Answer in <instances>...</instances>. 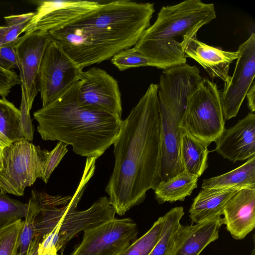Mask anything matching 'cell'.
<instances>
[{"label": "cell", "instance_id": "35", "mask_svg": "<svg viewBox=\"0 0 255 255\" xmlns=\"http://www.w3.org/2000/svg\"><path fill=\"white\" fill-rule=\"evenodd\" d=\"M7 30V27L5 25L0 26V47L5 43V37Z\"/></svg>", "mask_w": 255, "mask_h": 255}, {"label": "cell", "instance_id": "5", "mask_svg": "<svg viewBox=\"0 0 255 255\" xmlns=\"http://www.w3.org/2000/svg\"><path fill=\"white\" fill-rule=\"evenodd\" d=\"M202 79L198 68L186 63L164 69L160 75L157 89L161 134L160 181L183 171L180 126L188 97Z\"/></svg>", "mask_w": 255, "mask_h": 255}, {"label": "cell", "instance_id": "15", "mask_svg": "<svg viewBox=\"0 0 255 255\" xmlns=\"http://www.w3.org/2000/svg\"><path fill=\"white\" fill-rule=\"evenodd\" d=\"M215 150L234 163L255 156V114L249 113L216 141Z\"/></svg>", "mask_w": 255, "mask_h": 255}, {"label": "cell", "instance_id": "37", "mask_svg": "<svg viewBox=\"0 0 255 255\" xmlns=\"http://www.w3.org/2000/svg\"><path fill=\"white\" fill-rule=\"evenodd\" d=\"M40 255H59L58 251L55 248H53L44 251Z\"/></svg>", "mask_w": 255, "mask_h": 255}, {"label": "cell", "instance_id": "18", "mask_svg": "<svg viewBox=\"0 0 255 255\" xmlns=\"http://www.w3.org/2000/svg\"><path fill=\"white\" fill-rule=\"evenodd\" d=\"M223 215L232 237L243 239L255 227V187L238 191L225 205Z\"/></svg>", "mask_w": 255, "mask_h": 255}, {"label": "cell", "instance_id": "30", "mask_svg": "<svg viewBox=\"0 0 255 255\" xmlns=\"http://www.w3.org/2000/svg\"><path fill=\"white\" fill-rule=\"evenodd\" d=\"M34 12H27L21 14H13L4 17L7 27L5 43L16 40L30 21Z\"/></svg>", "mask_w": 255, "mask_h": 255}, {"label": "cell", "instance_id": "12", "mask_svg": "<svg viewBox=\"0 0 255 255\" xmlns=\"http://www.w3.org/2000/svg\"><path fill=\"white\" fill-rule=\"evenodd\" d=\"M51 40L48 32L34 31L17 38L15 52L20 73L21 97L31 110L38 93L40 67L45 49Z\"/></svg>", "mask_w": 255, "mask_h": 255}, {"label": "cell", "instance_id": "19", "mask_svg": "<svg viewBox=\"0 0 255 255\" xmlns=\"http://www.w3.org/2000/svg\"><path fill=\"white\" fill-rule=\"evenodd\" d=\"M240 189H202L193 199L189 210L191 224L223 215L230 199Z\"/></svg>", "mask_w": 255, "mask_h": 255}, {"label": "cell", "instance_id": "11", "mask_svg": "<svg viewBox=\"0 0 255 255\" xmlns=\"http://www.w3.org/2000/svg\"><path fill=\"white\" fill-rule=\"evenodd\" d=\"M78 102L86 108L121 118V94L118 81L106 71L93 67L82 71Z\"/></svg>", "mask_w": 255, "mask_h": 255}, {"label": "cell", "instance_id": "4", "mask_svg": "<svg viewBox=\"0 0 255 255\" xmlns=\"http://www.w3.org/2000/svg\"><path fill=\"white\" fill-rule=\"evenodd\" d=\"M216 17L214 4L200 0H186L163 6L155 21L133 48L157 63L159 69L186 63L181 41L186 36L197 33Z\"/></svg>", "mask_w": 255, "mask_h": 255}, {"label": "cell", "instance_id": "14", "mask_svg": "<svg viewBox=\"0 0 255 255\" xmlns=\"http://www.w3.org/2000/svg\"><path fill=\"white\" fill-rule=\"evenodd\" d=\"M101 3L80 0L39 1L34 15L23 32H48L63 27L95 9Z\"/></svg>", "mask_w": 255, "mask_h": 255}, {"label": "cell", "instance_id": "40", "mask_svg": "<svg viewBox=\"0 0 255 255\" xmlns=\"http://www.w3.org/2000/svg\"><path fill=\"white\" fill-rule=\"evenodd\" d=\"M2 153L1 151H0V169L2 168Z\"/></svg>", "mask_w": 255, "mask_h": 255}, {"label": "cell", "instance_id": "8", "mask_svg": "<svg viewBox=\"0 0 255 255\" xmlns=\"http://www.w3.org/2000/svg\"><path fill=\"white\" fill-rule=\"evenodd\" d=\"M1 153L0 192L23 196L27 187L42 178L49 151L21 139L4 147Z\"/></svg>", "mask_w": 255, "mask_h": 255}, {"label": "cell", "instance_id": "31", "mask_svg": "<svg viewBox=\"0 0 255 255\" xmlns=\"http://www.w3.org/2000/svg\"><path fill=\"white\" fill-rule=\"evenodd\" d=\"M67 144L59 141L56 146L51 151H49L47 162L41 178L45 183L48 182L52 173L67 152Z\"/></svg>", "mask_w": 255, "mask_h": 255}, {"label": "cell", "instance_id": "17", "mask_svg": "<svg viewBox=\"0 0 255 255\" xmlns=\"http://www.w3.org/2000/svg\"><path fill=\"white\" fill-rule=\"evenodd\" d=\"M224 224L221 216H215L195 223L181 224L174 237L168 255H199L210 243L219 238Z\"/></svg>", "mask_w": 255, "mask_h": 255}, {"label": "cell", "instance_id": "16", "mask_svg": "<svg viewBox=\"0 0 255 255\" xmlns=\"http://www.w3.org/2000/svg\"><path fill=\"white\" fill-rule=\"evenodd\" d=\"M186 57L196 61L211 78H219L225 84L229 83L230 64L238 57L237 51L223 50L200 41L194 33L184 38L181 42Z\"/></svg>", "mask_w": 255, "mask_h": 255}, {"label": "cell", "instance_id": "36", "mask_svg": "<svg viewBox=\"0 0 255 255\" xmlns=\"http://www.w3.org/2000/svg\"><path fill=\"white\" fill-rule=\"evenodd\" d=\"M10 143L8 139L0 134V151L2 152L3 148Z\"/></svg>", "mask_w": 255, "mask_h": 255}, {"label": "cell", "instance_id": "28", "mask_svg": "<svg viewBox=\"0 0 255 255\" xmlns=\"http://www.w3.org/2000/svg\"><path fill=\"white\" fill-rule=\"evenodd\" d=\"M27 205V213L19 236L17 255H26L29 246L36 235L37 210L33 203L30 200Z\"/></svg>", "mask_w": 255, "mask_h": 255}, {"label": "cell", "instance_id": "21", "mask_svg": "<svg viewBox=\"0 0 255 255\" xmlns=\"http://www.w3.org/2000/svg\"><path fill=\"white\" fill-rule=\"evenodd\" d=\"M201 187L206 189L255 187V156L233 170L204 179Z\"/></svg>", "mask_w": 255, "mask_h": 255}, {"label": "cell", "instance_id": "13", "mask_svg": "<svg viewBox=\"0 0 255 255\" xmlns=\"http://www.w3.org/2000/svg\"><path fill=\"white\" fill-rule=\"evenodd\" d=\"M235 68L230 82L224 85L220 100L224 120L236 117L254 80L255 74V34L240 45Z\"/></svg>", "mask_w": 255, "mask_h": 255}, {"label": "cell", "instance_id": "20", "mask_svg": "<svg viewBox=\"0 0 255 255\" xmlns=\"http://www.w3.org/2000/svg\"><path fill=\"white\" fill-rule=\"evenodd\" d=\"M204 143L182 131L180 158L183 171L199 177L208 167L209 150Z\"/></svg>", "mask_w": 255, "mask_h": 255}, {"label": "cell", "instance_id": "2", "mask_svg": "<svg viewBox=\"0 0 255 255\" xmlns=\"http://www.w3.org/2000/svg\"><path fill=\"white\" fill-rule=\"evenodd\" d=\"M154 11L150 2L101 3L74 22L48 33L83 70L134 46L151 25Z\"/></svg>", "mask_w": 255, "mask_h": 255}, {"label": "cell", "instance_id": "22", "mask_svg": "<svg viewBox=\"0 0 255 255\" xmlns=\"http://www.w3.org/2000/svg\"><path fill=\"white\" fill-rule=\"evenodd\" d=\"M198 177L182 171L168 180L160 181L154 190L158 204L184 201L197 187Z\"/></svg>", "mask_w": 255, "mask_h": 255}, {"label": "cell", "instance_id": "29", "mask_svg": "<svg viewBox=\"0 0 255 255\" xmlns=\"http://www.w3.org/2000/svg\"><path fill=\"white\" fill-rule=\"evenodd\" d=\"M23 221L13 223L0 241V255H17L19 236Z\"/></svg>", "mask_w": 255, "mask_h": 255}, {"label": "cell", "instance_id": "3", "mask_svg": "<svg viewBox=\"0 0 255 255\" xmlns=\"http://www.w3.org/2000/svg\"><path fill=\"white\" fill-rule=\"evenodd\" d=\"M80 81L33 114L37 131L44 140H58L73 147L77 154L98 159L113 144L122 120L90 110L78 102Z\"/></svg>", "mask_w": 255, "mask_h": 255}, {"label": "cell", "instance_id": "23", "mask_svg": "<svg viewBox=\"0 0 255 255\" xmlns=\"http://www.w3.org/2000/svg\"><path fill=\"white\" fill-rule=\"evenodd\" d=\"M184 214L182 207H176L166 213L163 218L159 240L149 255H168L174 237Z\"/></svg>", "mask_w": 255, "mask_h": 255}, {"label": "cell", "instance_id": "24", "mask_svg": "<svg viewBox=\"0 0 255 255\" xmlns=\"http://www.w3.org/2000/svg\"><path fill=\"white\" fill-rule=\"evenodd\" d=\"M20 110L5 98L0 99V134L11 143L21 139Z\"/></svg>", "mask_w": 255, "mask_h": 255}, {"label": "cell", "instance_id": "32", "mask_svg": "<svg viewBox=\"0 0 255 255\" xmlns=\"http://www.w3.org/2000/svg\"><path fill=\"white\" fill-rule=\"evenodd\" d=\"M17 38L0 47V62L1 66L5 69L11 70V69L17 68L15 52Z\"/></svg>", "mask_w": 255, "mask_h": 255}, {"label": "cell", "instance_id": "25", "mask_svg": "<svg viewBox=\"0 0 255 255\" xmlns=\"http://www.w3.org/2000/svg\"><path fill=\"white\" fill-rule=\"evenodd\" d=\"M162 223L163 218L160 217L145 234L118 255H149L159 240Z\"/></svg>", "mask_w": 255, "mask_h": 255}, {"label": "cell", "instance_id": "26", "mask_svg": "<svg viewBox=\"0 0 255 255\" xmlns=\"http://www.w3.org/2000/svg\"><path fill=\"white\" fill-rule=\"evenodd\" d=\"M27 210V204L0 192V230L25 218Z\"/></svg>", "mask_w": 255, "mask_h": 255}, {"label": "cell", "instance_id": "34", "mask_svg": "<svg viewBox=\"0 0 255 255\" xmlns=\"http://www.w3.org/2000/svg\"><path fill=\"white\" fill-rule=\"evenodd\" d=\"M246 97L248 101V106L251 113L255 111V82L254 80L248 89Z\"/></svg>", "mask_w": 255, "mask_h": 255}, {"label": "cell", "instance_id": "41", "mask_svg": "<svg viewBox=\"0 0 255 255\" xmlns=\"http://www.w3.org/2000/svg\"><path fill=\"white\" fill-rule=\"evenodd\" d=\"M0 66L1 67H2V66H1V63H0ZM2 68H3V67H2Z\"/></svg>", "mask_w": 255, "mask_h": 255}, {"label": "cell", "instance_id": "39", "mask_svg": "<svg viewBox=\"0 0 255 255\" xmlns=\"http://www.w3.org/2000/svg\"><path fill=\"white\" fill-rule=\"evenodd\" d=\"M11 225L5 227L3 228L0 230V241L1 239L2 238V237L5 234V233L8 230Z\"/></svg>", "mask_w": 255, "mask_h": 255}, {"label": "cell", "instance_id": "38", "mask_svg": "<svg viewBox=\"0 0 255 255\" xmlns=\"http://www.w3.org/2000/svg\"><path fill=\"white\" fill-rule=\"evenodd\" d=\"M26 255H38L37 248L34 246H30Z\"/></svg>", "mask_w": 255, "mask_h": 255}, {"label": "cell", "instance_id": "9", "mask_svg": "<svg viewBox=\"0 0 255 255\" xmlns=\"http://www.w3.org/2000/svg\"><path fill=\"white\" fill-rule=\"evenodd\" d=\"M82 71L60 45L51 39L44 51L38 79L42 107L51 103L79 80Z\"/></svg>", "mask_w": 255, "mask_h": 255}, {"label": "cell", "instance_id": "1", "mask_svg": "<svg viewBox=\"0 0 255 255\" xmlns=\"http://www.w3.org/2000/svg\"><path fill=\"white\" fill-rule=\"evenodd\" d=\"M158 85L151 84L127 118L114 143L115 163L105 191L123 216L144 200L160 182L161 134Z\"/></svg>", "mask_w": 255, "mask_h": 255}, {"label": "cell", "instance_id": "6", "mask_svg": "<svg viewBox=\"0 0 255 255\" xmlns=\"http://www.w3.org/2000/svg\"><path fill=\"white\" fill-rule=\"evenodd\" d=\"M97 159L86 158L79 184L71 199L66 205L60 196L42 194L35 199L37 214L35 235L42 239L53 229L58 232V252L77 234L115 218L116 211L107 196L100 197L88 209L77 211L78 204L95 170Z\"/></svg>", "mask_w": 255, "mask_h": 255}, {"label": "cell", "instance_id": "33", "mask_svg": "<svg viewBox=\"0 0 255 255\" xmlns=\"http://www.w3.org/2000/svg\"><path fill=\"white\" fill-rule=\"evenodd\" d=\"M20 83L19 77L15 72L0 66V96L1 98H5L12 87Z\"/></svg>", "mask_w": 255, "mask_h": 255}, {"label": "cell", "instance_id": "27", "mask_svg": "<svg viewBox=\"0 0 255 255\" xmlns=\"http://www.w3.org/2000/svg\"><path fill=\"white\" fill-rule=\"evenodd\" d=\"M111 62L121 71L142 66H152L159 69L157 63L143 56L133 48L123 50L115 54L112 58Z\"/></svg>", "mask_w": 255, "mask_h": 255}, {"label": "cell", "instance_id": "7", "mask_svg": "<svg viewBox=\"0 0 255 255\" xmlns=\"http://www.w3.org/2000/svg\"><path fill=\"white\" fill-rule=\"evenodd\" d=\"M180 128L207 146L221 136L225 120L216 83L202 78L188 97Z\"/></svg>", "mask_w": 255, "mask_h": 255}, {"label": "cell", "instance_id": "10", "mask_svg": "<svg viewBox=\"0 0 255 255\" xmlns=\"http://www.w3.org/2000/svg\"><path fill=\"white\" fill-rule=\"evenodd\" d=\"M137 234L132 220L115 217L84 231L81 243L71 255H118L137 239Z\"/></svg>", "mask_w": 255, "mask_h": 255}]
</instances>
